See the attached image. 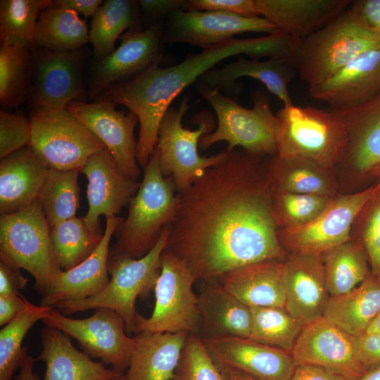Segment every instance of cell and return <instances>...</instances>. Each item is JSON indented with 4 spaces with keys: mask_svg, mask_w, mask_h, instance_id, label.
<instances>
[{
    "mask_svg": "<svg viewBox=\"0 0 380 380\" xmlns=\"http://www.w3.org/2000/svg\"><path fill=\"white\" fill-rule=\"evenodd\" d=\"M370 179L380 185V165L376 167L370 174Z\"/></svg>",
    "mask_w": 380,
    "mask_h": 380,
    "instance_id": "94428289",
    "label": "cell"
},
{
    "mask_svg": "<svg viewBox=\"0 0 380 380\" xmlns=\"http://www.w3.org/2000/svg\"><path fill=\"white\" fill-rule=\"evenodd\" d=\"M198 295L201 324L205 337L235 336L249 338L252 311L227 291L218 280L208 281Z\"/></svg>",
    "mask_w": 380,
    "mask_h": 380,
    "instance_id": "4dcf8cb0",
    "label": "cell"
},
{
    "mask_svg": "<svg viewBox=\"0 0 380 380\" xmlns=\"http://www.w3.org/2000/svg\"><path fill=\"white\" fill-rule=\"evenodd\" d=\"M34 360L32 356L25 354L13 380H40L39 375L34 372Z\"/></svg>",
    "mask_w": 380,
    "mask_h": 380,
    "instance_id": "9f6ffc18",
    "label": "cell"
},
{
    "mask_svg": "<svg viewBox=\"0 0 380 380\" xmlns=\"http://www.w3.org/2000/svg\"><path fill=\"white\" fill-rule=\"evenodd\" d=\"M246 305L285 307L283 260H266L235 269L217 279Z\"/></svg>",
    "mask_w": 380,
    "mask_h": 380,
    "instance_id": "f546056e",
    "label": "cell"
},
{
    "mask_svg": "<svg viewBox=\"0 0 380 380\" xmlns=\"http://www.w3.org/2000/svg\"><path fill=\"white\" fill-rule=\"evenodd\" d=\"M42 349L37 360L46 365L43 380H110L124 373L106 368L76 349L70 338L56 327L45 325L41 332Z\"/></svg>",
    "mask_w": 380,
    "mask_h": 380,
    "instance_id": "484cf974",
    "label": "cell"
},
{
    "mask_svg": "<svg viewBox=\"0 0 380 380\" xmlns=\"http://www.w3.org/2000/svg\"><path fill=\"white\" fill-rule=\"evenodd\" d=\"M53 307L33 305L0 331V380H13L27 348L22 347L25 335L38 321L44 319Z\"/></svg>",
    "mask_w": 380,
    "mask_h": 380,
    "instance_id": "b9f144b4",
    "label": "cell"
},
{
    "mask_svg": "<svg viewBox=\"0 0 380 380\" xmlns=\"http://www.w3.org/2000/svg\"><path fill=\"white\" fill-rule=\"evenodd\" d=\"M333 198L272 191L273 215L278 229H295L309 224L325 210Z\"/></svg>",
    "mask_w": 380,
    "mask_h": 380,
    "instance_id": "7bdbcfd3",
    "label": "cell"
},
{
    "mask_svg": "<svg viewBox=\"0 0 380 380\" xmlns=\"http://www.w3.org/2000/svg\"><path fill=\"white\" fill-rule=\"evenodd\" d=\"M52 4L51 0H1V45L32 49L39 16Z\"/></svg>",
    "mask_w": 380,
    "mask_h": 380,
    "instance_id": "ab89813d",
    "label": "cell"
},
{
    "mask_svg": "<svg viewBox=\"0 0 380 380\" xmlns=\"http://www.w3.org/2000/svg\"><path fill=\"white\" fill-rule=\"evenodd\" d=\"M110 380H126L125 379V374L119 377H117V378H115V379H110Z\"/></svg>",
    "mask_w": 380,
    "mask_h": 380,
    "instance_id": "6125c7cd",
    "label": "cell"
},
{
    "mask_svg": "<svg viewBox=\"0 0 380 380\" xmlns=\"http://www.w3.org/2000/svg\"><path fill=\"white\" fill-rule=\"evenodd\" d=\"M308 87L312 98L327 103L333 111L369 101L380 93V46L363 52L327 79Z\"/></svg>",
    "mask_w": 380,
    "mask_h": 380,
    "instance_id": "44dd1931",
    "label": "cell"
},
{
    "mask_svg": "<svg viewBox=\"0 0 380 380\" xmlns=\"http://www.w3.org/2000/svg\"><path fill=\"white\" fill-rule=\"evenodd\" d=\"M357 356L365 372L380 367V334L353 336Z\"/></svg>",
    "mask_w": 380,
    "mask_h": 380,
    "instance_id": "681fc988",
    "label": "cell"
},
{
    "mask_svg": "<svg viewBox=\"0 0 380 380\" xmlns=\"http://www.w3.org/2000/svg\"><path fill=\"white\" fill-rule=\"evenodd\" d=\"M268 168L272 191L329 197L338 194L336 167L274 154L270 156Z\"/></svg>",
    "mask_w": 380,
    "mask_h": 380,
    "instance_id": "d6a6232c",
    "label": "cell"
},
{
    "mask_svg": "<svg viewBox=\"0 0 380 380\" xmlns=\"http://www.w3.org/2000/svg\"><path fill=\"white\" fill-rule=\"evenodd\" d=\"M49 168L29 146L1 159V215L14 213L36 201Z\"/></svg>",
    "mask_w": 380,
    "mask_h": 380,
    "instance_id": "f1b7e54d",
    "label": "cell"
},
{
    "mask_svg": "<svg viewBox=\"0 0 380 380\" xmlns=\"http://www.w3.org/2000/svg\"><path fill=\"white\" fill-rule=\"evenodd\" d=\"M177 193V207L165 249L196 280H217L239 267L284 260L269 177V156L243 148Z\"/></svg>",
    "mask_w": 380,
    "mask_h": 380,
    "instance_id": "6da1fadb",
    "label": "cell"
},
{
    "mask_svg": "<svg viewBox=\"0 0 380 380\" xmlns=\"http://www.w3.org/2000/svg\"><path fill=\"white\" fill-rule=\"evenodd\" d=\"M175 191L172 179L161 172L156 146L139 189L129 203L127 216L115 231L117 242L111 251L134 258L148 253L163 228L174 220L177 207Z\"/></svg>",
    "mask_w": 380,
    "mask_h": 380,
    "instance_id": "277c9868",
    "label": "cell"
},
{
    "mask_svg": "<svg viewBox=\"0 0 380 380\" xmlns=\"http://www.w3.org/2000/svg\"><path fill=\"white\" fill-rule=\"evenodd\" d=\"M321 256L330 296L348 292L371 272L365 249L353 239L323 252Z\"/></svg>",
    "mask_w": 380,
    "mask_h": 380,
    "instance_id": "d590c367",
    "label": "cell"
},
{
    "mask_svg": "<svg viewBox=\"0 0 380 380\" xmlns=\"http://www.w3.org/2000/svg\"><path fill=\"white\" fill-rule=\"evenodd\" d=\"M350 0H255L260 16L277 31L303 39L345 12Z\"/></svg>",
    "mask_w": 380,
    "mask_h": 380,
    "instance_id": "d4e9b609",
    "label": "cell"
},
{
    "mask_svg": "<svg viewBox=\"0 0 380 380\" xmlns=\"http://www.w3.org/2000/svg\"><path fill=\"white\" fill-rule=\"evenodd\" d=\"M251 308L253 322L248 339L291 353L304 326L285 308Z\"/></svg>",
    "mask_w": 380,
    "mask_h": 380,
    "instance_id": "60d3db41",
    "label": "cell"
},
{
    "mask_svg": "<svg viewBox=\"0 0 380 380\" xmlns=\"http://www.w3.org/2000/svg\"><path fill=\"white\" fill-rule=\"evenodd\" d=\"M101 0H55L53 3L60 7L71 9L85 18L94 16L102 4Z\"/></svg>",
    "mask_w": 380,
    "mask_h": 380,
    "instance_id": "11a10c76",
    "label": "cell"
},
{
    "mask_svg": "<svg viewBox=\"0 0 380 380\" xmlns=\"http://www.w3.org/2000/svg\"><path fill=\"white\" fill-rule=\"evenodd\" d=\"M79 172L49 168L37 199L50 227L76 217L80 207Z\"/></svg>",
    "mask_w": 380,
    "mask_h": 380,
    "instance_id": "f35d334b",
    "label": "cell"
},
{
    "mask_svg": "<svg viewBox=\"0 0 380 380\" xmlns=\"http://www.w3.org/2000/svg\"><path fill=\"white\" fill-rule=\"evenodd\" d=\"M365 334H380V313Z\"/></svg>",
    "mask_w": 380,
    "mask_h": 380,
    "instance_id": "91938a15",
    "label": "cell"
},
{
    "mask_svg": "<svg viewBox=\"0 0 380 380\" xmlns=\"http://www.w3.org/2000/svg\"><path fill=\"white\" fill-rule=\"evenodd\" d=\"M33 305L21 295L0 296V325L8 324Z\"/></svg>",
    "mask_w": 380,
    "mask_h": 380,
    "instance_id": "f5cc1de1",
    "label": "cell"
},
{
    "mask_svg": "<svg viewBox=\"0 0 380 380\" xmlns=\"http://www.w3.org/2000/svg\"><path fill=\"white\" fill-rule=\"evenodd\" d=\"M189 108L186 96L178 107L168 108L160 124L156 145L161 172L172 179L177 192L189 187L206 170L219 164L227 156V149L208 157L198 154L200 139L210 132L214 122L211 115L205 111L195 117L198 129L184 128L182 119Z\"/></svg>",
    "mask_w": 380,
    "mask_h": 380,
    "instance_id": "9c48e42d",
    "label": "cell"
},
{
    "mask_svg": "<svg viewBox=\"0 0 380 380\" xmlns=\"http://www.w3.org/2000/svg\"><path fill=\"white\" fill-rule=\"evenodd\" d=\"M217 366L221 372L223 380H257L246 374L235 369L218 365Z\"/></svg>",
    "mask_w": 380,
    "mask_h": 380,
    "instance_id": "6f0895ef",
    "label": "cell"
},
{
    "mask_svg": "<svg viewBox=\"0 0 380 380\" xmlns=\"http://www.w3.org/2000/svg\"><path fill=\"white\" fill-rule=\"evenodd\" d=\"M124 218H106L102 239L92 253L68 270H61L39 305L54 307L59 303L80 300L102 291L109 283L108 260L110 242Z\"/></svg>",
    "mask_w": 380,
    "mask_h": 380,
    "instance_id": "603a6c76",
    "label": "cell"
},
{
    "mask_svg": "<svg viewBox=\"0 0 380 380\" xmlns=\"http://www.w3.org/2000/svg\"><path fill=\"white\" fill-rule=\"evenodd\" d=\"M276 116L278 156L328 167H336L341 163L348 138L341 119L334 112L291 104L284 106Z\"/></svg>",
    "mask_w": 380,
    "mask_h": 380,
    "instance_id": "5b68a950",
    "label": "cell"
},
{
    "mask_svg": "<svg viewBox=\"0 0 380 380\" xmlns=\"http://www.w3.org/2000/svg\"><path fill=\"white\" fill-rule=\"evenodd\" d=\"M163 23L141 31H128L107 57L94 61L89 76L87 96L95 100L108 86L129 80L158 65L163 56Z\"/></svg>",
    "mask_w": 380,
    "mask_h": 380,
    "instance_id": "9a60e30c",
    "label": "cell"
},
{
    "mask_svg": "<svg viewBox=\"0 0 380 380\" xmlns=\"http://www.w3.org/2000/svg\"><path fill=\"white\" fill-rule=\"evenodd\" d=\"M296 73L294 65L284 58H268L261 61L240 57L221 68L209 70L197 82L198 85L209 88L234 91L238 79L253 78L264 84L271 93L283 102L284 106H289L293 103L288 87Z\"/></svg>",
    "mask_w": 380,
    "mask_h": 380,
    "instance_id": "4316f807",
    "label": "cell"
},
{
    "mask_svg": "<svg viewBox=\"0 0 380 380\" xmlns=\"http://www.w3.org/2000/svg\"><path fill=\"white\" fill-rule=\"evenodd\" d=\"M30 50L34 64L33 84L27 99L30 112L65 109L73 101L86 102L87 91L82 76L88 55L85 46L68 51L39 47Z\"/></svg>",
    "mask_w": 380,
    "mask_h": 380,
    "instance_id": "7c38bea8",
    "label": "cell"
},
{
    "mask_svg": "<svg viewBox=\"0 0 380 380\" xmlns=\"http://www.w3.org/2000/svg\"><path fill=\"white\" fill-rule=\"evenodd\" d=\"M50 229L38 199L23 209L0 217L1 261L27 271L42 296L62 270L52 252Z\"/></svg>",
    "mask_w": 380,
    "mask_h": 380,
    "instance_id": "ba28073f",
    "label": "cell"
},
{
    "mask_svg": "<svg viewBox=\"0 0 380 380\" xmlns=\"http://www.w3.org/2000/svg\"><path fill=\"white\" fill-rule=\"evenodd\" d=\"M380 313V277L371 272L358 286L330 296L323 317L351 336H360Z\"/></svg>",
    "mask_w": 380,
    "mask_h": 380,
    "instance_id": "1f68e13d",
    "label": "cell"
},
{
    "mask_svg": "<svg viewBox=\"0 0 380 380\" xmlns=\"http://www.w3.org/2000/svg\"><path fill=\"white\" fill-rule=\"evenodd\" d=\"M42 321L76 339L89 357L100 358L118 372L127 369L135 338L126 334L125 321L115 311L99 308L91 317L72 319L53 308Z\"/></svg>",
    "mask_w": 380,
    "mask_h": 380,
    "instance_id": "4fadbf2b",
    "label": "cell"
},
{
    "mask_svg": "<svg viewBox=\"0 0 380 380\" xmlns=\"http://www.w3.org/2000/svg\"><path fill=\"white\" fill-rule=\"evenodd\" d=\"M27 279L20 270L0 262V296L20 295L19 291L26 287Z\"/></svg>",
    "mask_w": 380,
    "mask_h": 380,
    "instance_id": "816d5d0a",
    "label": "cell"
},
{
    "mask_svg": "<svg viewBox=\"0 0 380 380\" xmlns=\"http://www.w3.org/2000/svg\"><path fill=\"white\" fill-rule=\"evenodd\" d=\"M127 29L132 32L144 30L139 1H103L92 17L89 30L94 61L111 54L116 40Z\"/></svg>",
    "mask_w": 380,
    "mask_h": 380,
    "instance_id": "836d02e7",
    "label": "cell"
},
{
    "mask_svg": "<svg viewBox=\"0 0 380 380\" xmlns=\"http://www.w3.org/2000/svg\"><path fill=\"white\" fill-rule=\"evenodd\" d=\"M194 275L180 258L165 248L154 291L156 302L149 317L139 315L134 334L141 331L196 334L201 319Z\"/></svg>",
    "mask_w": 380,
    "mask_h": 380,
    "instance_id": "8fae6325",
    "label": "cell"
},
{
    "mask_svg": "<svg viewBox=\"0 0 380 380\" xmlns=\"http://www.w3.org/2000/svg\"><path fill=\"white\" fill-rule=\"evenodd\" d=\"M185 332L136 334L126 380H175L187 335Z\"/></svg>",
    "mask_w": 380,
    "mask_h": 380,
    "instance_id": "83f0119b",
    "label": "cell"
},
{
    "mask_svg": "<svg viewBox=\"0 0 380 380\" xmlns=\"http://www.w3.org/2000/svg\"><path fill=\"white\" fill-rule=\"evenodd\" d=\"M90 42L84 20L73 10L53 3L44 9L38 18L34 47L54 51L79 49Z\"/></svg>",
    "mask_w": 380,
    "mask_h": 380,
    "instance_id": "e575fe53",
    "label": "cell"
},
{
    "mask_svg": "<svg viewBox=\"0 0 380 380\" xmlns=\"http://www.w3.org/2000/svg\"><path fill=\"white\" fill-rule=\"evenodd\" d=\"M284 308L303 326L322 317L330 297L321 255L289 253L283 260Z\"/></svg>",
    "mask_w": 380,
    "mask_h": 380,
    "instance_id": "7402d4cb",
    "label": "cell"
},
{
    "mask_svg": "<svg viewBox=\"0 0 380 380\" xmlns=\"http://www.w3.org/2000/svg\"><path fill=\"white\" fill-rule=\"evenodd\" d=\"M376 184V191L354 220L351 239L365 249L371 273L380 277V185Z\"/></svg>",
    "mask_w": 380,
    "mask_h": 380,
    "instance_id": "ee69618b",
    "label": "cell"
},
{
    "mask_svg": "<svg viewBox=\"0 0 380 380\" xmlns=\"http://www.w3.org/2000/svg\"><path fill=\"white\" fill-rule=\"evenodd\" d=\"M380 46V34L359 22L348 8L301 40L294 66L308 87L327 79L363 52Z\"/></svg>",
    "mask_w": 380,
    "mask_h": 380,
    "instance_id": "52a82bcc",
    "label": "cell"
},
{
    "mask_svg": "<svg viewBox=\"0 0 380 380\" xmlns=\"http://www.w3.org/2000/svg\"><path fill=\"white\" fill-rule=\"evenodd\" d=\"M170 230V224L165 227L156 245L140 258L110 251L108 272L110 279L106 287L94 296L59 303L53 308L65 315L99 308H109L122 317L128 334L134 333L139 315L135 308L136 300L154 289Z\"/></svg>",
    "mask_w": 380,
    "mask_h": 380,
    "instance_id": "3957f363",
    "label": "cell"
},
{
    "mask_svg": "<svg viewBox=\"0 0 380 380\" xmlns=\"http://www.w3.org/2000/svg\"><path fill=\"white\" fill-rule=\"evenodd\" d=\"M333 112L341 119L348 138L339 165L357 184L372 182L371 172L380 165V93L359 106Z\"/></svg>",
    "mask_w": 380,
    "mask_h": 380,
    "instance_id": "cb8c5ba5",
    "label": "cell"
},
{
    "mask_svg": "<svg viewBox=\"0 0 380 380\" xmlns=\"http://www.w3.org/2000/svg\"><path fill=\"white\" fill-rule=\"evenodd\" d=\"M296 49V39L279 31L260 37L233 38L203 49L177 65L165 68L155 65L134 78L110 84L98 98L124 106L137 115L140 127L137 157L145 168L157 145L161 120L185 88L229 57L245 54L254 59L267 57L291 61Z\"/></svg>",
    "mask_w": 380,
    "mask_h": 380,
    "instance_id": "7a4b0ae2",
    "label": "cell"
},
{
    "mask_svg": "<svg viewBox=\"0 0 380 380\" xmlns=\"http://www.w3.org/2000/svg\"><path fill=\"white\" fill-rule=\"evenodd\" d=\"M198 87L217 118L215 130L201 138V149L207 150L217 142L226 141L228 150L240 146L256 154L271 156L277 153L279 122L267 95L255 93L253 106L247 108L222 95L218 88Z\"/></svg>",
    "mask_w": 380,
    "mask_h": 380,
    "instance_id": "8992f818",
    "label": "cell"
},
{
    "mask_svg": "<svg viewBox=\"0 0 380 380\" xmlns=\"http://www.w3.org/2000/svg\"><path fill=\"white\" fill-rule=\"evenodd\" d=\"M30 141V119L19 112L0 111L1 159L26 146Z\"/></svg>",
    "mask_w": 380,
    "mask_h": 380,
    "instance_id": "bcb514c9",
    "label": "cell"
},
{
    "mask_svg": "<svg viewBox=\"0 0 380 380\" xmlns=\"http://www.w3.org/2000/svg\"><path fill=\"white\" fill-rule=\"evenodd\" d=\"M34 79L31 50L18 45H1L0 102L15 108L27 100Z\"/></svg>",
    "mask_w": 380,
    "mask_h": 380,
    "instance_id": "8d00e7d4",
    "label": "cell"
},
{
    "mask_svg": "<svg viewBox=\"0 0 380 380\" xmlns=\"http://www.w3.org/2000/svg\"><path fill=\"white\" fill-rule=\"evenodd\" d=\"M202 339L217 365L257 380H289L296 367L291 353L248 338L213 336Z\"/></svg>",
    "mask_w": 380,
    "mask_h": 380,
    "instance_id": "d6986e66",
    "label": "cell"
},
{
    "mask_svg": "<svg viewBox=\"0 0 380 380\" xmlns=\"http://www.w3.org/2000/svg\"><path fill=\"white\" fill-rule=\"evenodd\" d=\"M289 380H348L331 370L310 365H298Z\"/></svg>",
    "mask_w": 380,
    "mask_h": 380,
    "instance_id": "db71d44e",
    "label": "cell"
},
{
    "mask_svg": "<svg viewBox=\"0 0 380 380\" xmlns=\"http://www.w3.org/2000/svg\"><path fill=\"white\" fill-rule=\"evenodd\" d=\"M101 231L90 230L83 217L64 220L50 229L51 246L62 270L75 267L89 257L102 239Z\"/></svg>",
    "mask_w": 380,
    "mask_h": 380,
    "instance_id": "74e56055",
    "label": "cell"
},
{
    "mask_svg": "<svg viewBox=\"0 0 380 380\" xmlns=\"http://www.w3.org/2000/svg\"><path fill=\"white\" fill-rule=\"evenodd\" d=\"M291 353L296 365L320 367L348 380H357L366 373L353 336L323 317L303 327Z\"/></svg>",
    "mask_w": 380,
    "mask_h": 380,
    "instance_id": "ac0fdd59",
    "label": "cell"
},
{
    "mask_svg": "<svg viewBox=\"0 0 380 380\" xmlns=\"http://www.w3.org/2000/svg\"><path fill=\"white\" fill-rule=\"evenodd\" d=\"M357 380H380V367L367 372Z\"/></svg>",
    "mask_w": 380,
    "mask_h": 380,
    "instance_id": "680465c9",
    "label": "cell"
},
{
    "mask_svg": "<svg viewBox=\"0 0 380 380\" xmlns=\"http://www.w3.org/2000/svg\"><path fill=\"white\" fill-rule=\"evenodd\" d=\"M189 0H141L139 1L141 20L147 28L163 23L167 17L177 10H187ZM144 28V29H145Z\"/></svg>",
    "mask_w": 380,
    "mask_h": 380,
    "instance_id": "c3c4849f",
    "label": "cell"
},
{
    "mask_svg": "<svg viewBox=\"0 0 380 380\" xmlns=\"http://www.w3.org/2000/svg\"><path fill=\"white\" fill-rule=\"evenodd\" d=\"M175 380H223L202 337L198 334L187 335Z\"/></svg>",
    "mask_w": 380,
    "mask_h": 380,
    "instance_id": "f6af8a7d",
    "label": "cell"
},
{
    "mask_svg": "<svg viewBox=\"0 0 380 380\" xmlns=\"http://www.w3.org/2000/svg\"><path fill=\"white\" fill-rule=\"evenodd\" d=\"M164 43H186L203 49L246 32H277L263 17H243L219 11L177 10L163 23Z\"/></svg>",
    "mask_w": 380,
    "mask_h": 380,
    "instance_id": "2e32d148",
    "label": "cell"
},
{
    "mask_svg": "<svg viewBox=\"0 0 380 380\" xmlns=\"http://www.w3.org/2000/svg\"><path fill=\"white\" fill-rule=\"evenodd\" d=\"M29 146L49 167L81 172L88 159L105 148L68 109L31 111Z\"/></svg>",
    "mask_w": 380,
    "mask_h": 380,
    "instance_id": "30bf717a",
    "label": "cell"
},
{
    "mask_svg": "<svg viewBox=\"0 0 380 380\" xmlns=\"http://www.w3.org/2000/svg\"><path fill=\"white\" fill-rule=\"evenodd\" d=\"M187 10L224 11L243 17H259L255 0H189Z\"/></svg>",
    "mask_w": 380,
    "mask_h": 380,
    "instance_id": "7dc6e473",
    "label": "cell"
},
{
    "mask_svg": "<svg viewBox=\"0 0 380 380\" xmlns=\"http://www.w3.org/2000/svg\"><path fill=\"white\" fill-rule=\"evenodd\" d=\"M87 179L88 210L83 219L91 231H101L99 220L116 216L129 205L140 183L127 177L105 147L93 154L81 170Z\"/></svg>",
    "mask_w": 380,
    "mask_h": 380,
    "instance_id": "ffe728a7",
    "label": "cell"
},
{
    "mask_svg": "<svg viewBox=\"0 0 380 380\" xmlns=\"http://www.w3.org/2000/svg\"><path fill=\"white\" fill-rule=\"evenodd\" d=\"M348 9L359 22L380 34V0L352 1Z\"/></svg>",
    "mask_w": 380,
    "mask_h": 380,
    "instance_id": "f907efd6",
    "label": "cell"
},
{
    "mask_svg": "<svg viewBox=\"0 0 380 380\" xmlns=\"http://www.w3.org/2000/svg\"><path fill=\"white\" fill-rule=\"evenodd\" d=\"M377 188L376 183L346 194L335 196L312 222L295 229L277 230L279 241L289 253L321 255L351 239L354 220Z\"/></svg>",
    "mask_w": 380,
    "mask_h": 380,
    "instance_id": "5bb4252c",
    "label": "cell"
},
{
    "mask_svg": "<svg viewBox=\"0 0 380 380\" xmlns=\"http://www.w3.org/2000/svg\"><path fill=\"white\" fill-rule=\"evenodd\" d=\"M115 105L101 98L91 103L73 101L66 106L105 145L120 170L137 181L140 175L134 129L139 121L132 111L118 110Z\"/></svg>",
    "mask_w": 380,
    "mask_h": 380,
    "instance_id": "e0dca14e",
    "label": "cell"
}]
</instances>
